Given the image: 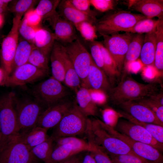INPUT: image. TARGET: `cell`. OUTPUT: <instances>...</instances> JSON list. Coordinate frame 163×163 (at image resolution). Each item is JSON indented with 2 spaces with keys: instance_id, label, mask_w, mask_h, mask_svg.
Segmentation results:
<instances>
[{
  "instance_id": "cell-1",
  "label": "cell",
  "mask_w": 163,
  "mask_h": 163,
  "mask_svg": "<svg viewBox=\"0 0 163 163\" xmlns=\"http://www.w3.org/2000/svg\"><path fill=\"white\" fill-rule=\"evenodd\" d=\"M159 87L157 83L144 84L130 76H124L116 86L111 89L108 93L109 98L113 104L119 105L155 94L159 92Z\"/></svg>"
},
{
  "instance_id": "cell-2",
  "label": "cell",
  "mask_w": 163,
  "mask_h": 163,
  "mask_svg": "<svg viewBox=\"0 0 163 163\" xmlns=\"http://www.w3.org/2000/svg\"><path fill=\"white\" fill-rule=\"evenodd\" d=\"M15 98V94L12 92L0 97V152L19 133Z\"/></svg>"
},
{
  "instance_id": "cell-3",
  "label": "cell",
  "mask_w": 163,
  "mask_h": 163,
  "mask_svg": "<svg viewBox=\"0 0 163 163\" xmlns=\"http://www.w3.org/2000/svg\"><path fill=\"white\" fill-rule=\"evenodd\" d=\"M145 18H146L141 14L120 10L105 15L97 21L94 25L97 31L101 35H110L124 31Z\"/></svg>"
},
{
  "instance_id": "cell-4",
  "label": "cell",
  "mask_w": 163,
  "mask_h": 163,
  "mask_svg": "<svg viewBox=\"0 0 163 163\" xmlns=\"http://www.w3.org/2000/svg\"><path fill=\"white\" fill-rule=\"evenodd\" d=\"M88 119L80 110L77 104L72 106L59 123L53 128V138L76 136L85 133Z\"/></svg>"
},
{
  "instance_id": "cell-5",
  "label": "cell",
  "mask_w": 163,
  "mask_h": 163,
  "mask_svg": "<svg viewBox=\"0 0 163 163\" xmlns=\"http://www.w3.org/2000/svg\"><path fill=\"white\" fill-rule=\"evenodd\" d=\"M90 120V128L95 142L110 155L130 154L138 156L124 142L105 130L100 124L98 120Z\"/></svg>"
},
{
  "instance_id": "cell-6",
  "label": "cell",
  "mask_w": 163,
  "mask_h": 163,
  "mask_svg": "<svg viewBox=\"0 0 163 163\" xmlns=\"http://www.w3.org/2000/svg\"><path fill=\"white\" fill-rule=\"evenodd\" d=\"M23 14H15L13 18L11 29L2 43V68L4 72L5 82L12 72L14 58L19 42V27Z\"/></svg>"
},
{
  "instance_id": "cell-7",
  "label": "cell",
  "mask_w": 163,
  "mask_h": 163,
  "mask_svg": "<svg viewBox=\"0 0 163 163\" xmlns=\"http://www.w3.org/2000/svg\"><path fill=\"white\" fill-rule=\"evenodd\" d=\"M64 48L81 80V86L88 88L87 77L92 59L90 53L78 38Z\"/></svg>"
},
{
  "instance_id": "cell-8",
  "label": "cell",
  "mask_w": 163,
  "mask_h": 163,
  "mask_svg": "<svg viewBox=\"0 0 163 163\" xmlns=\"http://www.w3.org/2000/svg\"><path fill=\"white\" fill-rule=\"evenodd\" d=\"M99 122L108 133L122 140L142 159L149 163H163V155L155 148L149 145L133 140L100 120Z\"/></svg>"
},
{
  "instance_id": "cell-9",
  "label": "cell",
  "mask_w": 163,
  "mask_h": 163,
  "mask_svg": "<svg viewBox=\"0 0 163 163\" xmlns=\"http://www.w3.org/2000/svg\"><path fill=\"white\" fill-rule=\"evenodd\" d=\"M67 93L62 83L53 76L40 83L35 91L38 101L48 107L62 101Z\"/></svg>"
},
{
  "instance_id": "cell-10",
  "label": "cell",
  "mask_w": 163,
  "mask_h": 163,
  "mask_svg": "<svg viewBox=\"0 0 163 163\" xmlns=\"http://www.w3.org/2000/svg\"><path fill=\"white\" fill-rule=\"evenodd\" d=\"M125 32L102 36L104 39L102 43L115 60L120 73L123 70L126 55L133 34Z\"/></svg>"
},
{
  "instance_id": "cell-11",
  "label": "cell",
  "mask_w": 163,
  "mask_h": 163,
  "mask_svg": "<svg viewBox=\"0 0 163 163\" xmlns=\"http://www.w3.org/2000/svg\"><path fill=\"white\" fill-rule=\"evenodd\" d=\"M16 103L18 132L37 126L39 117L43 111L40 102L27 100Z\"/></svg>"
},
{
  "instance_id": "cell-12",
  "label": "cell",
  "mask_w": 163,
  "mask_h": 163,
  "mask_svg": "<svg viewBox=\"0 0 163 163\" xmlns=\"http://www.w3.org/2000/svg\"><path fill=\"white\" fill-rule=\"evenodd\" d=\"M37 160L30 150L15 137L0 152V163H27Z\"/></svg>"
},
{
  "instance_id": "cell-13",
  "label": "cell",
  "mask_w": 163,
  "mask_h": 163,
  "mask_svg": "<svg viewBox=\"0 0 163 163\" xmlns=\"http://www.w3.org/2000/svg\"><path fill=\"white\" fill-rule=\"evenodd\" d=\"M116 130L134 140L149 145L161 152L163 149V144L155 139L151 134L142 126L127 120L120 119L117 123Z\"/></svg>"
},
{
  "instance_id": "cell-14",
  "label": "cell",
  "mask_w": 163,
  "mask_h": 163,
  "mask_svg": "<svg viewBox=\"0 0 163 163\" xmlns=\"http://www.w3.org/2000/svg\"><path fill=\"white\" fill-rule=\"evenodd\" d=\"M48 72L27 62L16 68L8 78L5 85L11 87L24 85L45 76Z\"/></svg>"
},
{
  "instance_id": "cell-15",
  "label": "cell",
  "mask_w": 163,
  "mask_h": 163,
  "mask_svg": "<svg viewBox=\"0 0 163 163\" xmlns=\"http://www.w3.org/2000/svg\"><path fill=\"white\" fill-rule=\"evenodd\" d=\"M73 105L69 101H62L48 107L40 115L37 126L47 130L54 128Z\"/></svg>"
},
{
  "instance_id": "cell-16",
  "label": "cell",
  "mask_w": 163,
  "mask_h": 163,
  "mask_svg": "<svg viewBox=\"0 0 163 163\" xmlns=\"http://www.w3.org/2000/svg\"><path fill=\"white\" fill-rule=\"evenodd\" d=\"M123 111L137 120L163 126V123L158 118L155 113L145 106L134 101L126 102L119 105Z\"/></svg>"
},
{
  "instance_id": "cell-17",
  "label": "cell",
  "mask_w": 163,
  "mask_h": 163,
  "mask_svg": "<svg viewBox=\"0 0 163 163\" xmlns=\"http://www.w3.org/2000/svg\"><path fill=\"white\" fill-rule=\"evenodd\" d=\"M87 82L88 88L100 90L107 94L113 87L105 72L96 65L92 59L87 75Z\"/></svg>"
},
{
  "instance_id": "cell-18",
  "label": "cell",
  "mask_w": 163,
  "mask_h": 163,
  "mask_svg": "<svg viewBox=\"0 0 163 163\" xmlns=\"http://www.w3.org/2000/svg\"><path fill=\"white\" fill-rule=\"evenodd\" d=\"M131 8L146 18L163 19V0H134Z\"/></svg>"
},
{
  "instance_id": "cell-19",
  "label": "cell",
  "mask_w": 163,
  "mask_h": 163,
  "mask_svg": "<svg viewBox=\"0 0 163 163\" xmlns=\"http://www.w3.org/2000/svg\"><path fill=\"white\" fill-rule=\"evenodd\" d=\"M57 8L60 17L73 24L74 25L84 21L96 23V18L78 11L73 7L68 0H61Z\"/></svg>"
},
{
  "instance_id": "cell-20",
  "label": "cell",
  "mask_w": 163,
  "mask_h": 163,
  "mask_svg": "<svg viewBox=\"0 0 163 163\" xmlns=\"http://www.w3.org/2000/svg\"><path fill=\"white\" fill-rule=\"evenodd\" d=\"M47 130L46 129L37 126L23 131L21 133H19L14 137L30 150L49 137L47 134Z\"/></svg>"
},
{
  "instance_id": "cell-21",
  "label": "cell",
  "mask_w": 163,
  "mask_h": 163,
  "mask_svg": "<svg viewBox=\"0 0 163 163\" xmlns=\"http://www.w3.org/2000/svg\"><path fill=\"white\" fill-rule=\"evenodd\" d=\"M53 29L56 40L59 42L68 44L78 38L74 24L60 17L56 21Z\"/></svg>"
},
{
  "instance_id": "cell-22",
  "label": "cell",
  "mask_w": 163,
  "mask_h": 163,
  "mask_svg": "<svg viewBox=\"0 0 163 163\" xmlns=\"http://www.w3.org/2000/svg\"><path fill=\"white\" fill-rule=\"evenodd\" d=\"M56 40L53 33L47 28L40 26L36 30L33 44L36 48L48 57Z\"/></svg>"
},
{
  "instance_id": "cell-23",
  "label": "cell",
  "mask_w": 163,
  "mask_h": 163,
  "mask_svg": "<svg viewBox=\"0 0 163 163\" xmlns=\"http://www.w3.org/2000/svg\"><path fill=\"white\" fill-rule=\"evenodd\" d=\"M60 1L59 0H41L35 8L42 17V21H48L52 28L60 17L56 9Z\"/></svg>"
},
{
  "instance_id": "cell-24",
  "label": "cell",
  "mask_w": 163,
  "mask_h": 163,
  "mask_svg": "<svg viewBox=\"0 0 163 163\" xmlns=\"http://www.w3.org/2000/svg\"><path fill=\"white\" fill-rule=\"evenodd\" d=\"M62 44L56 40L50 54L52 76L62 83H64L65 69L62 56Z\"/></svg>"
},
{
  "instance_id": "cell-25",
  "label": "cell",
  "mask_w": 163,
  "mask_h": 163,
  "mask_svg": "<svg viewBox=\"0 0 163 163\" xmlns=\"http://www.w3.org/2000/svg\"><path fill=\"white\" fill-rule=\"evenodd\" d=\"M76 93L77 105L81 111L87 117L96 115L98 108L91 98L88 88L81 86Z\"/></svg>"
},
{
  "instance_id": "cell-26",
  "label": "cell",
  "mask_w": 163,
  "mask_h": 163,
  "mask_svg": "<svg viewBox=\"0 0 163 163\" xmlns=\"http://www.w3.org/2000/svg\"><path fill=\"white\" fill-rule=\"evenodd\" d=\"M145 35L133 34L125 58L123 70L125 73L128 71L130 65L140 56Z\"/></svg>"
},
{
  "instance_id": "cell-27",
  "label": "cell",
  "mask_w": 163,
  "mask_h": 163,
  "mask_svg": "<svg viewBox=\"0 0 163 163\" xmlns=\"http://www.w3.org/2000/svg\"><path fill=\"white\" fill-rule=\"evenodd\" d=\"M61 53L65 69V76L63 83L66 86L74 90L76 92L81 87V80L66 52L64 46L62 45Z\"/></svg>"
},
{
  "instance_id": "cell-28",
  "label": "cell",
  "mask_w": 163,
  "mask_h": 163,
  "mask_svg": "<svg viewBox=\"0 0 163 163\" xmlns=\"http://www.w3.org/2000/svg\"><path fill=\"white\" fill-rule=\"evenodd\" d=\"M155 31L145 34L140 56L142 63L146 66L154 65L156 49Z\"/></svg>"
},
{
  "instance_id": "cell-29",
  "label": "cell",
  "mask_w": 163,
  "mask_h": 163,
  "mask_svg": "<svg viewBox=\"0 0 163 163\" xmlns=\"http://www.w3.org/2000/svg\"><path fill=\"white\" fill-rule=\"evenodd\" d=\"M35 47L34 44L24 39H19L14 58L12 73L17 67L27 62L30 54Z\"/></svg>"
},
{
  "instance_id": "cell-30",
  "label": "cell",
  "mask_w": 163,
  "mask_h": 163,
  "mask_svg": "<svg viewBox=\"0 0 163 163\" xmlns=\"http://www.w3.org/2000/svg\"><path fill=\"white\" fill-rule=\"evenodd\" d=\"M81 152L69 144L54 146L48 163H58Z\"/></svg>"
},
{
  "instance_id": "cell-31",
  "label": "cell",
  "mask_w": 163,
  "mask_h": 163,
  "mask_svg": "<svg viewBox=\"0 0 163 163\" xmlns=\"http://www.w3.org/2000/svg\"><path fill=\"white\" fill-rule=\"evenodd\" d=\"M104 64V71L112 85L115 80L120 75L116 62L102 43L99 42Z\"/></svg>"
},
{
  "instance_id": "cell-32",
  "label": "cell",
  "mask_w": 163,
  "mask_h": 163,
  "mask_svg": "<svg viewBox=\"0 0 163 163\" xmlns=\"http://www.w3.org/2000/svg\"><path fill=\"white\" fill-rule=\"evenodd\" d=\"M122 117L127 120L144 128L158 142L163 144V127L155 124L139 121L127 113L121 111L119 112Z\"/></svg>"
},
{
  "instance_id": "cell-33",
  "label": "cell",
  "mask_w": 163,
  "mask_h": 163,
  "mask_svg": "<svg viewBox=\"0 0 163 163\" xmlns=\"http://www.w3.org/2000/svg\"><path fill=\"white\" fill-rule=\"evenodd\" d=\"M152 110L160 120L163 119V95L162 92L150 97L135 101Z\"/></svg>"
},
{
  "instance_id": "cell-34",
  "label": "cell",
  "mask_w": 163,
  "mask_h": 163,
  "mask_svg": "<svg viewBox=\"0 0 163 163\" xmlns=\"http://www.w3.org/2000/svg\"><path fill=\"white\" fill-rule=\"evenodd\" d=\"M54 147V141L50 136L45 141L30 149L34 156L37 160L48 163Z\"/></svg>"
},
{
  "instance_id": "cell-35",
  "label": "cell",
  "mask_w": 163,
  "mask_h": 163,
  "mask_svg": "<svg viewBox=\"0 0 163 163\" xmlns=\"http://www.w3.org/2000/svg\"><path fill=\"white\" fill-rule=\"evenodd\" d=\"M156 49L154 65L157 70L163 71V19L160 20L155 30Z\"/></svg>"
},
{
  "instance_id": "cell-36",
  "label": "cell",
  "mask_w": 163,
  "mask_h": 163,
  "mask_svg": "<svg viewBox=\"0 0 163 163\" xmlns=\"http://www.w3.org/2000/svg\"><path fill=\"white\" fill-rule=\"evenodd\" d=\"M161 20L146 18L140 20L133 27L125 30L124 32L133 34H145L150 33L155 31Z\"/></svg>"
},
{
  "instance_id": "cell-37",
  "label": "cell",
  "mask_w": 163,
  "mask_h": 163,
  "mask_svg": "<svg viewBox=\"0 0 163 163\" xmlns=\"http://www.w3.org/2000/svg\"><path fill=\"white\" fill-rule=\"evenodd\" d=\"M55 145L69 144L81 152L91 151V147L88 142L76 137L75 136H69L53 138Z\"/></svg>"
},
{
  "instance_id": "cell-38",
  "label": "cell",
  "mask_w": 163,
  "mask_h": 163,
  "mask_svg": "<svg viewBox=\"0 0 163 163\" xmlns=\"http://www.w3.org/2000/svg\"><path fill=\"white\" fill-rule=\"evenodd\" d=\"M88 142L91 147L90 152L94 157L96 163H113L111 159L103 150V148L95 142L91 135L86 134Z\"/></svg>"
},
{
  "instance_id": "cell-39",
  "label": "cell",
  "mask_w": 163,
  "mask_h": 163,
  "mask_svg": "<svg viewBox=\"0 0 163 163\" xmlns=\"http://www.w3.org/2000/svg\"><path fill=\"white\" fill-rule=\"evenodd\" d=\"M74 25L85 40L91 42L97 38L95 26L92 23L84 21Z\"/></svg>"
},
{
  "instance_id": "cell-40",
  "label": "cell",
  "mask_w": 163,
  "mask_h": 163,
  "mask_svg": "<svg viewBox=\"0 0 163 163\" xmlns=\"http://www.w3.org/2000/svg\"><path fill=\"white\" fill-rule=\"evenodd\" d=\"M27 62L40 69L48 71V57L35 47L33 50Z\"/></svg>"
},
{
  "instance_id": "cell-41",
  "label": "cell",
  "mask_w": 163,
  "mask_h": 163,
  "mask_svg": "<svg viewBox=\"0 0 163 163\" xmlns=\"http://www.w3.org/2000/svg\"><path fill=\"white\" fill-rule=\"evenodd\" d=\"M38 2V1L35 0H12L8 10L15 14H24L28 10L33 8Z\"/></svg>"
},
{
  "instance_id": "cell-42",
  "label": "cell",
  "mask_w": 163,
  "mask_h": 163,
  "mask_svg": "<svg viewBox=\"0 0 163 163\" xmlns=\"http://www.w3.org/2000/svg\"><path fill=\"white\" fill-rule=\"evenodd\" d=\"M37 28L29 25L25 19L23 18L19 25V35L20 34L25 40L33 44Z\"/></svg>"
},
{
  "instance_id": "cell-43",
  "label": "cell",
  "mask_w": 163,
  "mask_h": 163,
  "mask_svg": "<svg viewBox=\"0 0 163 163\" xmlns=\"http://www.w3.org/2000/svg\"><path fill=\"white\" fill-rule=\"evenodd\" d=\"M90 42L89 47L91 57L96 65L104 71L103 59L99 42L94 40Z\"/></svg>"
},
{
  "instance_id": "cell-44",
  "label": "cell",
  "mask_w": 163,
  "mask_h": 163,
  "mask_svg": "<svg viewBox=\"0 0 163 163\" xmlns=\"http://www.w3.org/2000/svg\"><path fill=\"white\" fill-rule=\"evenodd\" d=\"M75 8L91 17L96 18V14L90 8V0H68Z\"/></svg>"
},
{
  "instance_id": "cell-45",
  "label": "cell",
  "mask_w": 163,
  "mask_h": 163,
  "mask_svg": "<svg viewBox=\"0 0 163 163\" xmlns=\"http://www.w3.org/2000/svg\"><path fill=\"white\" fill-rule=\"evenodd\" d=\"M118 1L114 0H90L91 5L101 12H105L113 9Z\"/></svg>"
},
{
  "instance_id": "cell-46",
  "label": "cell",
  "mask_w": 163,
  "mask_h": 163,
  "mask_svg": "<svg viewBox=\"0 0 163 163\" xmlns=\"http://www.w3.org/2000/svg\"><path fill=\"white\" fill-rule=\"evenodd\" d=\"M113 163H149L136 155L130 154L110 155Z\"/></svg>"
},
{
  "instance_id": "cell-47",
  "label": "cell",
  "mask_w": 163,
  "mask_h": 163,
  "mask_svg": "<svg viewBox=\"0 0 163 163\" xmlns=\"http://www.w3.org/2000/svg\"><path fill=\"white\" fill-rule=\"evenodd\" d=\"M23 18L30 25L37 28L40 27L42 19L35 9L33 8L28 10L24 14Z\"/></svg>"
},
{
  "instance_id": "cell-48",
  "label": "cell",
  "mask_w": 163,
  "mask_h": 163,
  "mask_svg": "<svg viewBox=\"0 0 163 163\" xmlns=\"http://www.w3.org/2000/svg\"><path fill=\"white\" fill-rule=\"evenodd\" d=\"M88 89L92 101L96 105L103 104L106 102L108 97L106 93L100 90Z\"/></svg>"
},
{
  "instance_id": "cell-49",
  "label": "cell",
  "mask_w": 163,
  "mask_h": 163,
  "mask_svg": "<svg viewBox=\"0 0 163 163\" xmlns=\"http://www.w3.org/2000/svg\"><path fill=\"white\" fill-rule=\"evenodd\" d=\"M79 154L58 163H81L82 159Z\"/></svg>"
},
{
  "instance_id": "cell-50",
  "label": "cell",
  "mask_w": 163,
  "mask_h": 163,
  "mask_svg": "<svg viewBox=\"0 0 163 163\" xmlns=\"http://www.w3.org/2000/svg\"><path fill=\"white\" fill-rule=\"evenodd\" d=\"M81 163H96L95 160L91 152L88 153L82 159Z\"/></svg>"
},
{
  "instance_id": "cell-51",
  "label": "cell",
  "mask_w": 163,
  "mask_h": 163,
  "mask_svg": "<svg viewBox=\"0 0 163 163\" xmlns=\"http://www.w3.org/2000/svg\"><path fill=\"white\" fill-rule=\"evenodd\" d=\"M12 0H0V9H2L5 11L8 10V5Z\"/></svg>"
},
{
  "instance_id": "cell-52",
  "label": "cell",
  "mask_w": 163,
  "mask_h": 163,
  "mask_svg": "<svg viewBox=\"0 0 163 163\" xmlns=\"http://www.w3.org/2000/svg\"><path fill=\"white\" fill-rule=\"evenodd\" d=\"M5 78L4 71L2 68H0V85H5Z\"/></svg>"
},
{
  "instance_id": "cell-53",
  "label": "cell",
  "mask_w": 163,
  "mask_h": 163,
  "mask_svg": "<svg viewBox=\"0 0 163 163\" xmlns=\"http://www.w3.org/2000/svg\"><path fill=\"white\" fill-rule=\"evenodd\" d=\"M4 22V16L2 14L0 13V28L3 25Z\"/></svg>"
},
{
  "instance_id": "cell-54",
  "label": "cell",
  "mask_w": 163,
  "mask_h": 163,
  "mask_svg": "<svg viewBox=\"0 0 163 163\" xmlns=\"http://www.w3.org/2000/svg\"><path fill=\"white\" fill-rule=\"evenodd\" d=\"M27 163H38L37 161H32L29 162H27Z\"/></svg>"
},
{
  "instance_id": "cell-55",
  "label": "cell",
  "mask_w": 163,
  "mask_h": 163,
  "mask_svg": "<svg viewBox=\"0 0 163 163\" xmlns=\"http://www.w3.org/2000/svg\"><path fill=\"white\" fill-rule=\"evenodd\" d=\"M1 138V133H0V149Z\"/></svg>"
}]
</instances>
